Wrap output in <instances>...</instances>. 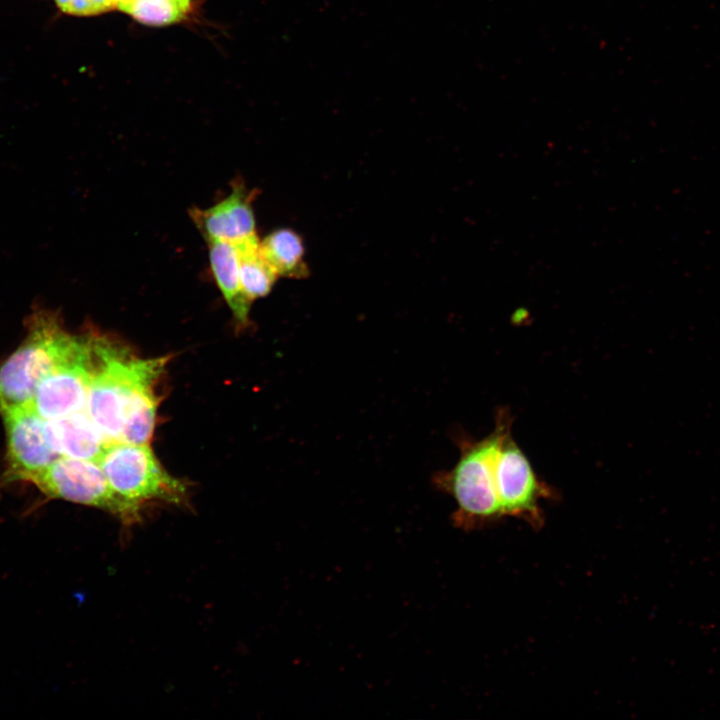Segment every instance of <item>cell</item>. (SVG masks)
<instances>
[{
    "instance_id": "cell-7",
    "label": "cell",
    "mask_w": 720,
    "mask_h": 720,
    "mask_svg": "<svg viewBox=\"0 0 720 720\" xmlns=\"http://www.w3.org/2000/svg\"><path fill=\"white\" fill-rule=\"evenodd\" d=\"M7 436L6 483L28 482L61 456L53 450L45 432V419L27 403L0 411Z\"/></svg>"
},
{
    "instance_id": "cell-5",
    "label": "cell",
    "mask_w": 720,
    "mask_h": 720,
    "mask_svg": "<svg viewBox=\"0 0 720 720\" xmlns=\"http://www.w3.org/2000/svg\"><path fill=\"white\" fill-rule=\"evenodd\" d=\"M28 482L50 499L98 508L123 525L130 527L141 520L142 509L113 490L95 461L60 457Z\"/></svg>"
},
{
    "instance_id": "cell-9",
    "label": "cell",
    "mask_w": 720,
    "mask_h": 720,
    "mask_svg": "<svg viewBox=\"0 0 720 720\" xmlns=\"http://www.w3.org/2000/svg\"><path fill=\"white\" fill-rule=\"evenodd\" d=\"M256 194V189H248L238 178L224 199L205 209L193 207L189 215L206 241L236 244L258 236L253 210Z\"/></svg>"
},
{
    "instance_id": "cell-6",
    "label": "cell",
    "mask_w": 720,
    "mask_h": 720,
    "mask_svg": "<svg viewBox=\"0 0 720 720\" xmlns=\"http://www.w3.org/2000/svg\"><path fill=\"white\" fill-rule=\"evenodd\" d=\"M496 489L503 517L525 521L534 529L544 525L540 507L543 499H553L551 486L536 475L527 456L515 442L512 430L500 445L495 467Z\"/></svg>"
},
{
    "instance_id": "cell-17",
    "label": "cell",
    "mask_w": 720,
    "mask_h": 720,
    "mask_svg": "<svg viewBox=\"0 0 720 720\" xmlns=\"http://www.w3.org/2000/svg\"><path fill=\"white\" fill-rule=\"evenodd\" d=\"M116 4V8L123 12H127L134 0H114Z\"/></svg>"
},
{
    "instance_id": "cell-13",
    "label": "cell",
    "mask_w": 720,
    "mask_h": 720,
    "mask_svg": "<svg viewBox=\"0 0 720 720\" xmlns=\"http://www.w3.org/2000/svg\"><path fill=\"white\" fill-rule=\"evenodd\" d=\"M260 251L280 277L305 279L310 269L305 261L302 237L290 228H279L260 240Z\"/></svg>"
},
{
    "instance_id": "cell-1",
    "label": "cell",
    "mask_w": 720,
    "mask_h": 720,
    "mask_svg": "<svg viewBox=\"0 0 720 720\" xmlns=\"http://www.w3.org/2000/svg\"><path fill=\"white\" fill-rule=\"evenodd\" d=\"M512 430V415L507 408L498 410L493 431L480 440L463 438L456 465L438 473L434 482L456 502L453 523L471 531L503 518L496 489L495 467L500 445Z\"/></svg>"
},
{
    "instance_id": "cell-2",
    "label": "cell",
    "mask_w": 720,
    "mask_h": 720,
    "mask_svg": "<svg viewBox=\"0 0 720 720\" xmlns=\"http://www.w3.org/2000/svg\"><path fill=\"white\" fill-rule=\"evenodd\" d=\"M92 344L91 335L68 333L55 313L34 312L24 341L0 364V411L28 403L48 374L87 354Z\"/></svg>"
},
{
    "instance_id": "cell-4",
    "label": "cell",
    "mask_w": 720,
    "mask_h": 720,
    "mask_svg": "<svg viewBox=\"0 0 720 720\" xmlns=\"http://www.w3.org/2000/svg\"><path fill=\"white\" fill-rule=\"evenodd\" d=\"M97 463L113 490L140 509L151 501L186 503L184 482L163 468L149 444L111 441Z\"/></svg>"
},
{
    "instance_id": "cell-14",
    "label": "cell",
    "mask_w": 720,
    "mask_h": 720,
    "mask_svg": "<svg viewBox=\"0 0 720 720\" xmlns=\"http://www.w3.org/2000/svg\"><path fill=\"white\" fill-rule=\"evenodd\" d=\"M235 246L239 256L242 290L253 303L271 292L279 276L261 254L258 236L236 243Z\"/></svg>"
},
{
    "instance_id": "cell-8",
    "label": "cell",
    "mask_w": 720,
    "mask_h": 720,
    "mask_svg": "<svg viewBox=\"0 0 720 720\" xmlns=\"http://www.w3.org/2000/svg\"><path fill=\"white\" fill-rule=\"evenodd\" d=\"M94 358L93 336L91 350L48 374L27 404L45 420L84 410Z\"/></svg>"
},
{
    "instance_id": "cell-12",
    "label": "cell",
    "mask_w": 720,
    "mask_h": 720,
    "mask_svg": "<svg viewBox=\"0 0 720 720\" xmlns=\"http://www.w3.org/2000/svg\"><path fill=\"white\" fill-rule=\"evenodd\" d=\"M214 280L239 326H246L252 302L245 296L239 272V256L235 244L206 241Z\"/></svg>"
},
{
    "instance_id": "cell-15",
    "label": "cell",
    "mask_w": 720,
    "mask_h": 720,
    "mask_svg": "<svg viewBox=\"0 0 720 720\" xmlns=\"http://www.w3.org/2000/svg\"><path fill=\"white\" fill-rule=\"evenodd\" d=\"M190 9V0H134L126 13L145 25L166 26L181 21Z\"/></svg>"
},
{
    "instance_id": "cell-11",
    "label": "cell",
    "mask_w": 720,
    "mask_h": 720,
    "mask_svg": "<svg viewBox=\"0 0 720 720\" xmlns=\"http://www.w3.org/2000/svg\"><path fill=\"white\" fill-rule=\"evenodd\" d=\"M49 444L61 457L97 462L109 443L85 410L45 420Z\"/></svg>"
},
{
    "instance_id": "cell-10",
    "label": "cell",
    "mask_w": 720,
    "mask_h": 720,
    "mask_svg": "<svg viewBox=\"0 0 720 720\" xmlns=\"http://www.w3.org/2000/svg\"><path fill=\"white\" fill-rule=\"evenodd\" d=\"M168 360V356L153 358L150 366L135 383L123 410L119 441L149 444L159 401L154 388Z\"/></svg>"
},
{
    "instance_id": "cell-3",
    "label": "cell",
    "mask_w": 720,
    "mask_h": 720,
    "mask_svg": "<svg viewBox=\"0 0 720 720\" xmlns=\"http://www.w3.org/2000/svg\"><path fill=\"white\" fill-rule=\"evenodd\" d=\"M94 357L84 410L109 442L119 441L126 401L152 358L134 357L100 336H94Z\"/></svg>"
},
{
    "instance_id": "cell-16",
    "label": "cell",
    "mask_w": 720,
    "mask_h": 720,
    "mask_svg": "<svg viewBox=\"0 0 720 720\" xmlns=\"http://www.w3.org/2000/svg\"><path fill=\"white\" fill-rule=\"evenodd\" d=\"M64 13L74 16H92L116 8L114 0H55Z\"/></svg>"
}]
</instances>
